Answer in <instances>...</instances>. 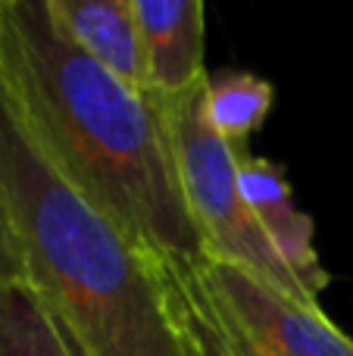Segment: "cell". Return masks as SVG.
I'll return each mask as SVG.
<instances>
[{
  "instance_id": "1",
  "label": "cell",
  "mask_w": 353,
  "mask_h": 356,
  "mask_svg": "<svg viewBox=\"0 0 353 356\" xmlns=\"http://www.w3.org/2000/svg\"><path fill=\"white\" fill-rule=\"evenodd\" d=\"M0 81L56 172L163 266H197L206 244L163 100L69 41L47 0H0Z\"/></svg>"
},
{
  "instance_id": "2",
  "label": "cell",
  "mask_w": 353,
  "mask_h": 356,
  "mask_svg": "<svg viewBox=\"0 0 353 356\" xmlns=\"http://www.w3.org/2000/svg\"><path fill=\"white\" fill-rule=\"evenodd\" d=\"M0 197L35 291L75 356H188L166 266L54 169L0 81Z\"/></svg>"
},
{
  "instance_id": "3",
  "label": "cell",
  "mask_w": 353,
  "mask_h": 356,
  "mask_svg": "<svg viewBox=\"0 0 353 356\" xmlns=\"http://www.w3.org/2000/svg\"><path fill=\"white\" fill-rule=\"evenodd\" d=\"M206 79V75H204ZM172 131L175 156L185 203L191 209L194 225L204 234L206 253L229 259L235 266L256 272L272 282L279 291L300 303L319 307L300 282L291 275L285 259L275 253L269 238L263 234L260 222L254 219L250 207L241 194V156L244 150L231 147L206 119V91L204 81L188 88L175 97H160Z\"/></svg>"
},
{
  "instance_id": "4",
  "label": "cell",
  "mask_w": 353,
  "mask_h": 356,
  "mask_svg": "<svg viewBox=\"0 0 353 356\" xmlns=\"http://www.w3.org/2000/svg\"><path fill=\"white\" fill-rule=\"evenodd\" d=\"M197 275L256 356H353V341L322 307H310L256 272L206 253Z\"/></svg>"
},
{
  "instance_id": "5",
  "label": "cell",
  "mask_w": 353,
  "mask_h": 356,
  "mask_svg": "<svg viewBox=\"0 0 353 356\" xmlns=\"http://www.w3.org/2000/svg\"><path fill=\"white\" fill-rule=\"evenodd\" d=\"M241 194L250 207L254 219L260 222L263 234L275 247L291 275L300 282V288L319 303V294L329 284L322 259L313 244V219L294 207L291 184L285 178V169L263 156H241Z\"/></svg>"
},
{
  "instance_id": "6",
  "label": "cell",
  "mask_w": 353,
  "mask_h": 356,
  "mask_svg": "<svg viewBox=\"0 0 353 356\" xmlns=\"http://www.w3.org/2000/svg\"><path fill=\"white\" fill-rule=\"evenodd\" d=\"M144 41L147 88L175 97L204 81V3L200 0H135Z\"/></svg>"
},
{
  "instance_id": "7",
  "label": "cell",
  "mask_w": 353,
  "mask_h": 356,
  "mask_svg": "<svg viewBox=\"0 0 353 356\" xmlns=\"http://www.w3.org/2000/svg\"><path fill=\"white\" fill-rule=\"evenodd\" d=\"M47 6L69 41L91 60L131 88L150 91L135 0H47Z\"/></svg>"
},
{
  "instance_id": "8",
  "label": "cell",
  "mask_w": 353,
  "mask_h": 356,
  "mask_svg": "<svg viewBox=\"0 0 353 356\" xmlns=\"http://www.w3.org/2000/svg\"><path fill=\"white\" fill-rule=\"evenodd\" d=\"M169 297L179 328L185 334L188 356H256L254 347L238 334L225 309L216 303L197 266L191 269H169L166 266Z\"/></svg>"
},
{
  "instance_id": "9",
  "label": "cell",
  "mask_w": 353,
  "mask_h": 356,
  "mask_svg": "<svg viewBox=\"0 0 353 356\" xmlns=\"http://www.w3.org/2000/svg\"><path fill=\"white\" fill-rule=\"evenodd\" d=\"M206 91V119L219 138L241 150L250 135L263 129L269 110H272V85L260 75L238 72V69H219L204 79Z\"/></svg>"
},
{
  "instance_id": "10",
  "label": "cell",
  "mask_w": 353,
  "mask_h": 356,
  "mask_svg": "<svg viewBox=\"0 0 353 356\" xmlns=\"http://www.w3.org/2000/svg\"><path fill=\"white\" fill-rule=\"evenodd\" d=\"M0 356H75L28 284L0 291Z\"/></svg>"
},
{
  "instance_id": "11",
  "label": "cell",
  "mask_w": 353,
  "mask_h": 356,
  "mask_svg": "<svg viewBox=\"0 0 353 356\" xmlns=\"http://www.w3.org/2000/svg\"><path fill=\"white\" fill-rule=\"evenodd\" d=\"M13 284H25V263L16 232H13L10 213H6V203L0 197V291L13 288Z\"/></svg>"
},
{
  "instance_id": "12",
  "label": "cell",
  "mask_w": 353,
  "mask_h": 356,
  "mask_svg": "<svg viewBox=\"0 0 353 356\" xmlns=\"http://www.w3.org/2000/svg\"><path fill=\"white\" fill-rule=\"evenodd\" d=\"M0 69H3V41H0Z\"/></svg>"
}]
</instances>
